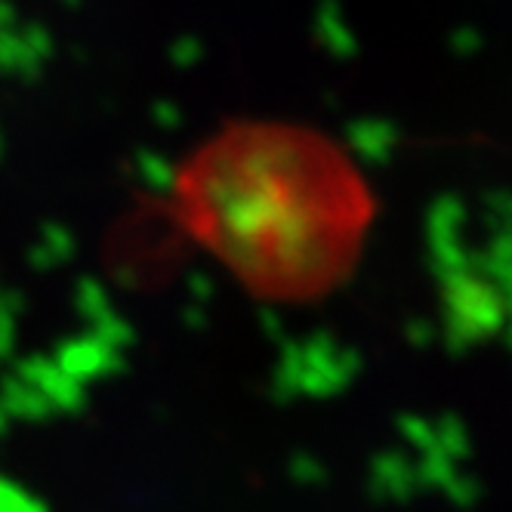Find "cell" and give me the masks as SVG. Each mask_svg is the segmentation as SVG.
<instances>
[{
  "instance_id": "cell-1",
  "label": "cell",
  "mask_w": 512,
  "mask_h": 512,
  "mask_svg": "<svg viewBox=\"0 0 512 512\" xmlns=\"http://www.w3.org/2000/svg\"><path fill=\"white\" fill-rule=\"evenodd\" d=\"M442 287L448 297V343L457 352L503 331L509 318L506 303L497 284L475 269V263L448 275Z\"/></svg>"
},
{
  "instance_id": "cell-2",
  "label": "cell",
  "mask_w": 512,
  "mask_h": 512,
  "mask_svg": "<svg viewBox=\"0 0 512 512\" xmlns=\"http://www.w3.org/2000/svg\"><path fill=\"white\" fill-rule=\"evenodd\" d=\"M485 213L491 229H512V195L509 192H488Z\"/></svg>"
},
{
  "instance_id": "cell-3",
  "label": "cell",
  "mask_w": 512,
  "mask_h": 512,
  "mask_svg": "<svg viewBox=\"0 0 512 512\" xmlns=\"http://www.w3.org/2000/svg\"><path fill=\"white\" fill-rule=\"evenodd\" d=\"M454 50H457V56H475V53H482V47H485V38L475 28H457V34H454Z\"/></svg>"
},
{
  "instance_id": "cell-4",
  "label": "cell",
  "mask_w": 512,
  "mask_h": 512,
  "mask_svg": "<svg viewBox=\"0 0 512 512\" xmlns=\"http://www.w3.org/2000/svg\"><path fill=\"white\" fill-rule=\"evenodd\" d=\"M494 284H497V290H500V297H503V303H506V312L512 315V266H506V269H500L494 278H491Z\"/></svg>"
},
{
  "instance_id": "cell-5",
  "label": "cell",
  "mask_w": 512,
  "mask_h": 512,
  "mask_svg": "<svg viewBox=\"0 0 512 512\" xmlns=\"http://www.w3.org/2000/svg\"><path fill=\"white\" fill-rule=\"evenodd\" d=\"M500 334H503V337H506V343L512 346V315L506 318V324H503V331H500Z\"/></svg>"
}]
</instances>
